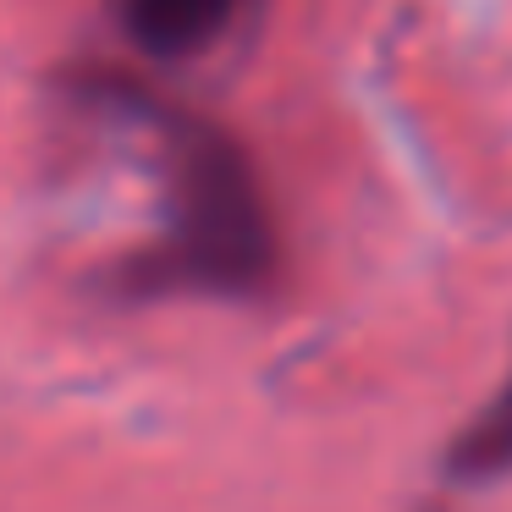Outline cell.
<instances>
[{
	"label": "cell",
	"mask_w": 512,
	"mask_h": 512,
	"mask_svg": "<svg viewBox=\"0 0 512 512\" xmlns=\"http://www.w3.org/2000/svg\"><path fill=\"white\" fill-rule=\"evenodd\" d=\"M171 270L193 287L248 292L270 276L276 237L243 149L226 133L182 122L166 138Z\"/></svg>",
	"instance_id": "1"
},
{
	"label": "cell",
	"mask_w": 512,
	"mask_h": 512,
	"mask_svg": "<svg viewBox=\"0 0 512 512\" xmlns=\"http://www.w3.org/2000/svg\"><path fill=\"white\" fill-rule=\"evenodd\" d=\"M133 34L149 50H199L204 39L221 34V23L237 12V0H122Z\"/></svg>",
	"instance_id": "3"
},
{
	"label": "cell",
	"mask_w": 512,
	"mask_h": 512,
	"mask_svg": "<svg viewBox=\"0 0 512 512\" xmlns=\"http://www.w3.org/2000/svg\"><path fill=\"white\" fill-rule=\"evenodd\" d=\"M446 474L463 485H490V479L512 474V375L474 419L463 424V435L446 452Z\"/></svg>",
	"instance_id": "2"
}]
</instances>
